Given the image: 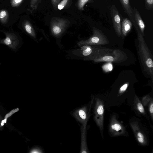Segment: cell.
<instances>
[{
    "instance_id": "cell-1",
    "label": "cell",
    "mask_w": 153,
    "mask_h": 153,
    "mask_svg": "<svg viewBox=\"0 0 153 153\" xmlns=\"http://www.w3.org/2000/svg\"><path fill=\"white\" fill-rule=\"evenodd\" d=\"M138 34V52L143 70L153 78V57L138 27H135Z\"/></svg>"
},
{
    "instance_id": "cell-2",
    "label": "cell",
    "mask_w": 153,
    "mask_h": 153,
    "mask_svg": "<svg viewBox=\"0 0 153 153\" xmlns=\"http://www.w3.org/2000/svg\"><path fill=\"white\" fill-rule=\"evenodd\" d=\"M5 35L4 38L1 39L0 44L6 45L12 51L16 52L21 47L22 44V39L18 33L12 31H8L0 30Z\"/></svg>"
},
{
    "instance_id": "cell-3",
    "label": "cell",
    "mask_w": 153,
    "mask_h": 153,
    "mask_svg": "<svg viewBox=\"0 0 153 153\" xmlns=\"http://www.w3.org/2000/svg\"><path fill=\"white\" fill-rule=\"evenodd\" d=\"M93 34L89 39L81 40L78 43L79 46L84 45H99L109 44L108 39L101 31L94 27H93Z\"/></svg>"
},
{
    "instance_id": "cell-4",
    "label": "cell",
    "mask_w": 153,
    "mask_h": 153,
    "mask_svg": "<svg viewBox=\"0 0 153 153\" xmlns=\"http://www.w3.org/2000/svg\"><path fill=\"white\" fill-rule=\"evenodd\" d=\"M126 57L123 52L120 50L116 49L113 50L111 52L96 58L93 61L95 62H107L118 63L125 60Z\"/></svg>"
},
{
    "instance_id": "cell-5",
    "label": "cell",
    "mask_w": 153,
    "mask_h": 153,
    "mask_svg": "<svg viewBox=\"0 0 153 153\" xmlns=\"http://www.w3.org/2000/svg\"><path fill=\"white\" fill-rule=\"evenodd\" d=\"M70 24V21L67 19L53 17L50 22L51 32L54 35L59 36L63 32Z\"/></svg>"
},
{
    "instance_id": "cell-6",
    "label": "cell",
    "mask_w": 153,
    "mask_h": 153,
    "mask_svg": "<svg viewBox=\"0 0 153 153\" xmlns=\"http://www.w3.org/2000/svg\"><path fill=\"white\" fill-rule=\"evenodd\" d=\"M111 13L114 27L116 33L119 37H120L122 35L120 19L118 11L115 7H112Z\"/></svg>"
},
{
    "instance_id": "cell-7",
    "label": "cell",
    "mask_w": 153,
    "mask_h": 153,
    "mask_svg": "<svg viewBox=\"0 0 153 153\" xmlns=\"http://www.w3.org/2000/svg\"><path fill=\"white\" fill-rule=\"evenodd\" d=\"M125 11L127 13L129 17L131 22L133 23L134 26L137 25L135 23L133 10L132 9L130 5L129 0H120Z\"/></svg>"
},
{
    "instance_id": "cell-8",
    "label": "cell",
    "mask_w": 153,
    "mask_h": 153,
    "mask_svg": "<svg viewBox=\"0 0 153 153\" xmlns=\"http://www.w3.org/2000/svg\"><path fill=\"white\" fill-rule=\"evenodd\" d=\"M22 27L23 31L27 34L33 38L35 37V30L32 24L29 20H24L22 23Z\"/></svg>"
},
{
    "instance_id": "cell-9",
    "label": "cell",
    "mask_w": 153,
    "mask_h": 153,
    "mask_svg": "<svg viewBox=\"0 0 153 153\" xmlns=\"http://www.w3.org/2000/svg\"><path fill=\"white\" fill-rule=\"evenodd\" d=\"M133 12L135 23L139 28L141 34L143 36H144L145 28L144 23L137 10L134 8V10H133Z\"/></svg>"
},
{
    "instance_id": "cell-10",
    "label": "cell",
    "mask_w": 153,
    "mask_h": 153,
    "mask_svg": "<svg viewBox=\"0 0 153 153\" xmlns=\"http://www.w3.org/2000/svg\"><path fill=\"white\" fill-rule=\"evenodd\" d=\"M132 23L128 18H124L122 22L121 27L122 35L123 36H126L131 29Z\"/></svg>"
},
{
    "instance_id": "cell-11",
    "label": "cell",
    "mask_w": 153,
    "mask_h": 153,
    "mask_svg": "<svg viewBox=\"0 0 153 153\" xmlns=\"http://www.w3.org/2000/svg\"><path fill=\"white\" fill-rule=\"evenodd\" d=\"M9 15L7 11L5 9L0 10V22L3 24H6L9 19Z\"/></svg>"
},
{
    "instance_id": "cell-12",
    "label": "cell",
    "mask_w": 153,
    "mask_h": 153,
    "mask_svg": "<svg viewBox=\"0 0 153 153\" xmlns=\"http://www.w3.org/2000/svg\"><path fill=\"white\" fill-rule=\"evenodd\" d=\"M42 0H30V8L29 10L32 12L37 8L38 5L41 3Z\"/></svg>"
},
{
    "instance_id": "cell-13",
    "label": "cell",
    "mask_w": 153,
    "mask_h": 153,
    "mask_svg": "<svg viewBox=\"0 0 153 153\" xmlns=\"http://www.w3.org/2000/svg\"><path fill=\"white\" fill-rule=\"evenodd\" d=\"M90 0H78L76 5L78 9L80 10H84V7L85 4Z\"/></svg>"
},
{
    "instance_id": "cell-14",
    "label": "cell",
    "mask_w": 153,
    "mask_h": 153,
    "mask_svg": "<svg viewBox=\"0 0 153 153\" xmlns=\"http://www.w3.org/2000/svg\"><path fill=\"white\" fill-rule=\"evenodd\" d=\"M102 68L105 72H108L111 71L113 69V65L111 63L108 62L105 64H104L102 66Z\"/></svg>"
},
{
    "instance_id": "cell-15",
    "label": "cell",
    "mask_w": 153,
    "mask_h": 153,
    "mask_svg": "<svg viewBox=\"0 0 153 153\" xmlns=\"http://www.w3.org/2000/svg\"><path fill=\"white\" fill-rule=\"evenodd\" d=\"M70 0H62L58 5V9L61 10L65 7L69 3Z\"/></svg>"
},
{
    "instance_id": "cell-16",
    "label": "cell",
    "mask_w": 153,
    "mask_h": 153,
    "mask_svg": "<svg viewBox=\"0 0 153 153\" xmlns=\"http://www.w3.org/2000/svg\"><path fill=\"white\" fill-rule=\"evenodd\" d=\"M23 1L24 0H10V3L12 7H17L22 4Z\"/></svg>"
},
{
    "instance_id": "cell-17",
    "label": "cell",
    "mask_w": 153,
    "mask_h": 153,
    "mask_svg": "<svg viewBox=\"0 0 153 153\" xmlns=\"http://www.w3.org/2000/svg\"><path fill=\"white\" fill-rule=\"evenodd\" d=\"M112 129L116 131H118L122 129V126L120 125L117 123L113 124L111 126Z\"/></svg>"
},
{
    "instance_id": "cell-18",
    "label": "cell",
    "mask_w": 153,
    "mask_h": 153,
    "mask_svg": "<svg viewBox=\"0 0 153 153\" xmlns=\"http://www.w3.org/2000/svg\"><path fill=\"white\" fill-rule=\"evenodd\" d=\"M104 112V108L102 105H99L97 108V113L99 115L102 116Z\"/></svg>"
},
{
    "instance_id": "cell-19",
    "label": "cell",
    "mask_w": 153,
    "mask_h": 153,
    "mask_svg": "<svg viewBox=\"0 0 153 153\" xmlns=\"http://www.w3.org/2000/svg\"><path fill=\"white\" fill-rule=\"evenodd\" d=\"M137 138L140 143H144V136L141 133L138 132L137 134Z\"/></svg>"
},
{
    "instance_id": "cell-20",
    "label": "cell",
    "mask_w": 153,
    "mask_h": 153,
    "mask_svg": "<svg viewBox=\"0 0 153 153\" xmlns=\"http://www.w3.org/2000/svg\"><path fill=\"white\" fill-rule=\"evenodd\" d=\"M51 3L55 10H56L58 9L57 6L59 4L61 1V0H51Z\"/></svg>"
},
{
    "instance_id": "cell-21",
    "label": "cell",
    "mask_w": 153,
    "mask_h": 153,
    "mask_svg": "<svg viewBox=\"0 0 153 153\" xmlns=\"http://www.w3.org/2000/svg\"><path fill=\"white\" fill-rule=\"evenodd\" d=\"M19 110V108H16L14 109L11 111L10 112L7 114L4 117V118L6 120L8 118L10 117L12 115L14 114L15 112H17Z\"/></svg>"
},
{
    "instance_id": "cell-22",
    "label": "cell",
    "mask_w": 153,
    "mask_h": 153,
    "mask_svg": "<svg viewBox=\"0 0 153 153\" xmlns=\"http://www.w3.org/2000/svg\"><path fill=\"white\" fill-rule=\"evenodd\" d=\"M128 82H126L120 88L119 92L122 93L126 91L128 86Z\"/></svg>"
},
{
    "instance_id": "cell-23",
    "label": "cell",
    "mask_w": 153,
    "mask_h": 153,
    "mask_svg": "<svg viewBox=\"0 0 153 153\" xmlns=\"http://www.w3.org/2000/svg\"><path fill=\"white\" fill-rule=\"evenodd\" d=\"M137 107L139 111L141 113L144 112V110L142 104L140 102H138L137 105Z\"/></svg>"
},
{
    "instance_id": "cell-24",
    "label": "cell",
    "mask_w": 153,
    "mask_h": 153,
    "mask_svg": "<svg viewBox=\"0 0 153 153\" xmlns=\"http://www.w3.org/2000/svg\"><path fill=\"white\" fill-rule=\"evenodd\" d=\"M79 114L80 117L83 119L86 118V115L85 112L82 110H80L79 111Z\"/></svg>"
},
{
    "instance_id": "cell-25",
    "label": "cell",
    "mask_w": 153,
    "mask_h": 153,
    "mask_svg": "<svg viewBox=\"0 0 153 153\" xmlns=\"http://www.w3.org/2000/svg\"><path fill=\"white\" fill-rule=\"evenodd\" d=\"M146 4L149 6L153 7V0H145Z\"/></svg>"
},
{
    "instance_id": "cell-26",
    "label": "cell",
    "mask_w": 153,
    "mask_h": 153,
    "mask_svg": "<svg viewBox=\"0 0 153 153\" xmlns=\"http://www.w3.org/2000/svg\"><path fill=\"white\" fill-rule=\"evenodd\" d=\"M149 111L151 114L152 115L153 112V104L152 102L150 105Z\"/></svg>"
},
{
    "instance_id": "cell-27",
    "label": "cell",
    "mask_w": 153,
    "mask_h": 153,
    "mask_svg": "<svg viewBox=\"0 0 153 153\" xmlns=\"http://www.w3.org/2000/svg\"><path fill=\"white\" fill-rule=\"evenodd\" d=\"M1 38H0V40H1Z\"/></svg>"
}]
</instances>
